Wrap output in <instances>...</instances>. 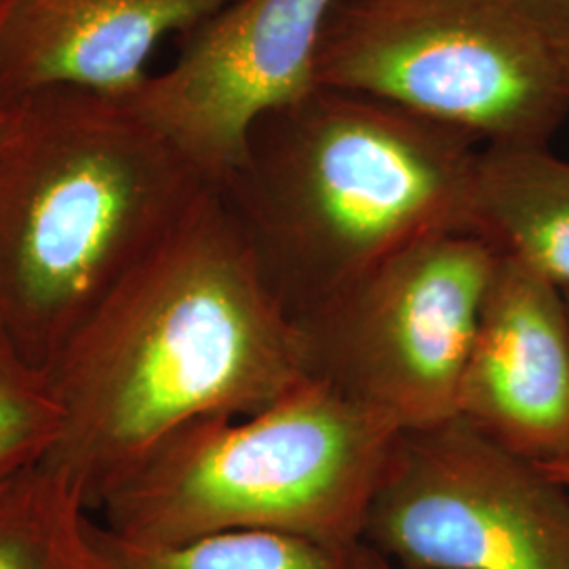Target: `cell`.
I'll use <instances>...</instances> for the list:
<instances>
[{
  "label": "cell",
  "mask_w": 569,
  "mask_h": 569,
  "mask_svg": "<svg viewBox=\"0 0 569 569\" xmlns=\"http://www.w3.org/2000/svg\"><path fill=\"white\" fill-rule=\"evenodd\" d=\"M44 376L60 432L39 467L93 512L171 435L270 406L305 369L298 327L209 188Z\"/></svg>",
  "instance_id": "1"
},
{
  "label": "cell",
  "mask_w": 569,
  "mask_h": 569,
  "mask_svg": "<svg viewBox=\"0 0 569 569\" xmlns=\"http://www.w3.org/2000/svg\"><path fill=\"white\" fill-rule=\"evenodd\" d=\"M213 188L119 100L47 89L0 143V333L42 373Z\"/></svg>",
  "instance_id": "3"
},
{
  "label": "cell",
  "mask_w": 569,
  "mask_h": 569,
  "mask_svg": "<svg viewBox=\"0 0 569 569\" xmlns=\"http://www.w3.org/2000/svg\"><path fill=\"white\" fill-rule=\"evenodd\" d=\"M336 2L232 0L122 103L222 188L244 163L253 127L319 87V44Z\"/></svg>",
  "instance_id": "8"
},
{
  "label": "cell",
  "mask_w": 569,
  "mask_h": 569,
  "mask_svg": "<svg viewBox=\"0 0 569 569\" xmlns=\"http://www.w3.org/2000/svg\"><path fill=\"white\" fill-rule=\"evenodd\" d=\"M317 82L486 146H547L569 77L521 0H338Z\"/></svg>",
  "instance_id": "5"
},
{
  "label": "cell",
  "mask_w": 569,
  "mask_h": 569,
  "mask_svg": "<svg viewBox=\"0 0 569 569\" xmlns=\"http://www.w3.org/2000/svg\"><path fill=\"white\" fill-rule=\"evenodd\" d=\"M348 569H401L397 568L385 555L367 547L366 542H359L350 550V566Z\"/></svg>",
  "instance_id": "16"
},
{
  "label": "cell",
  "mask_w": 569,
  "mask_h": 569,
  "mask_svg": "<svg viewBox=\"0 0 569 569\" xmlns=\"http://www.w3.org/2000/svg\"><path fill=\"white\" fill-rule=\"evenodd\" d=\"M458 418L531 462L569 456L563 291L500 256L468 352Z\"/></svg>",
  "instance_id": "9"
},
{
  "label": "cell",
  "mask_w": 569,
  "mask_h": 569,
  "mask_svg": "<svg viewBox=\"0 0 569 569\" xmlns=\"http://www.w3.org/2000/svg\"><path fill=\"white\" fill-rule=\"evenodd\" d=\"M87 538L98 569H348L352 550L262 529H230L146 547L112 533L93 515L87 519Z\"/></svg>",
  "instance_id": "12"
},
{
  "label": "cell",
  "mask_w": 569,
  "mask_h": 569,
  "mask_svg": "<svg viewBox=\"0 0 569 569\" xmlns=\"http://www.w3.org/2000/svg\"><path fill=\"white\" fill-rule=\"evenodd\" d=\"M363 542L401 569H569V488L456 416L397 435Z\"/></svg>",
  "instance_id": "7"
},
{
  "label": "cell",
  "mask_w": 569,
  "mask_h": 569,
  "mask_svg": "<svg viewBox=\"0 0 569 569\" xmlns=\"http://www.w3.org/2000/svg\"><path fill=\"white\" fill-rule=\"evenodd\" d=\"M13 4H16V0H0V28H2V23L9 18Z\"/></svg>",
  "instance_id": "19"
},
{
  "label": "cell",
  "mask_w": 569,
  "mask_h": 569,
  "mask_svg": "<svg viewBox=\"0 0 569 569\" xmlns=\"http://www.w3.org/2000/svg\"><path fill=\"white\" fill-rule=\"evenodd\" d=\"M563 291V300H566V310H568V323H569V289H561Z\"/></svg>",
  "instance_id": "20"
},
{
  "label": "cell",
  "mask_w": 569,
  "mask_h": 569,
  "mask_svg": "<svg viewBox=\"0 0 569 569\" xmlns=\"http://www.w3.org/2000/svg\"><path fill=\"white\" fill-rule=\"evenodd\" d=\"M60 432V409L41 369L0 333V481L37 468Z\"/></svg>",
  "instance_id": "14"
},
{
  "label": "cell",
  "mask_w": 569,
  "mask_h": 569,
  "mask_svg": "<svg viewBox=\"0 0 569 569\" xmlns=\"http://www.w3.org/2000/svg\"><path fill=\"white\" fill-rule=\"evenodd\" d=\"M569 77V0H521Z\"/></svg>",
  "instance_id": "15"
},
{
  "label": "cell",
  "mask_w": 569,
  "mask_h": 569,
  "mask_svg": "<svg viewBox=\"0 0 569 569\" xmlns=\"http://www.w3.org/2000/svg\"><path fill=\"white\" fill-rule=\"evenodd\" d=\"M472 222L500 256L569 289V161L547 146L479 150Z\"/></svg>",
  "instance_id": "11"
},
{
  "label": "cell",
  "mask_w": 569,
  "mask_h": 569,
  "mask_svg": "<svg viewBox=\"0 0 569 569\" xmlns=\"http://www.w3.org/2000/svg\"><path fill=\"white\" fill-rule=\"evenodd\" d=\"M18 121V106H0V143L9 138Z\"/></svg>",
  "instance_id": "17"
},
{
  "label": "cell",
  "mask_w": 569,
  "mask_h": 569,
  "mask_svg": "<svg viewBox=\"0 0 569 569\" xmlns=\"http://www.w3.org/2000/svg\"><path fill=\"white\" fill-rule=\"evenodd\" d=\"M540 467L545 468L550 477H555L559 483L569 488V456L557 460V462H550V465H540Z\"/></svg>",
  "instance_id": "18"
},
{
  "label": "cell",
  "mask_w": 569,
  "mask_h": 569,
  "mask_svg": "<svg viewBox=\"0 0 569 569\" xmlns=\"http://www.w3.org/2000/svg\"><path fill=\"white\" fill-rule=\"evenodd\" d=\"M479 150L392 103L319 84L253 127L218 190L298 321L422 239L477 232Z\"/></svg>",
  "instance_id": "2"
},
{
  "label": "cell",
  "mask_w": 569,
  "mask_h": 569,
  "mask_svg": "<svg viewBox=\"0 0 569 569\" xmlns=\"http://www.w3.org/2000/svg\"><path fill=\"white\" fill-rule=\"evenodd\" d=\"M399 432L302 378L249 416L178 430L93 512L103 528L146 547L262 529L350 549L363 542L367 509Z\"/></svg>",
  "instance_id": "4"
},
{
  "label": "cell",
  "mask_w": 569,
  "mask_h": 569,
  "mask_svg": "<svg viewBox=\"0 0 569 569\" xmlns=\"http://www.w3.org/2000/svg\"><path fill=\"white\" fill-rule=\"evenodd\" d=\"M500 253L470 230L422 239L293 321L305 378L399 430L458 416L468 352Z\"/></svg>",
  "instance_id": "6"
},
{
  "label": "cell",
  "mask_w": 569,
  "mask_h": 569,
  "mask_svg": "<svg viewBox=\"0 0 569 569\" xmlns=\"http://www.w3.org/2000/svg\"><path fill=\"white\" fill-rule=\"evenodd\" d=\"M89 509L60 477L30 468L0 481V569H98Z\"/></svg>",
  "instance_id": "13"
},
{
  "label": "cell",
  "mask_w": 569,
  "mask_h": 569,
  "mask_svg": "<svg viewBox=\"0 0 569 569\" xmlns=\"http://www.w3.org/2000/svg\"><path fill=\"white\" fill-rule=\"evenodd\" d=\"M232 0H16L0 28V106L47 89L127 102L164 37L192 32Z\"/></svg>",
  "instance_id": "10"
}]
</instances>
